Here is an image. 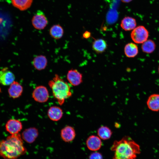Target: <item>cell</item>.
<instances>
[{"label": "cell", "instance_id": "obj_28", "mask_svg": "<svg viewBox=\"0 0 159 159\" xmlns=\"http://www.w3.org/2000/svg\"><path fill=\"white\" fill-rule=\"evenodd\" d=\"M158 72H159V68H158Z\"/></svg>", "mask_w": 159, "mask_h": 159}, {"label": "cell", "instance_id": "obj_21", "mask_svg": "<svg viewBox=\"0 0 159 159\" xmlns=\"http://www.w3.org/2000/svg\"><path fill=\"white\" fill-rule=\"evenodd\" d=\"M49 34L53 38L58 39L62 37L64 34V30L60 25L56 24L51 27L49 30Z\"/></svg>", "mask_w": 159, "mask_h": 159}, {"label": "cell", "instance_id": "obj_26", "mask_svg": "<svg viewBox=\"0 0 159 159\" xmlns=\"http://www.w3.org/2000/svg\"><path fill=\"white\" fill-rule=\"evenodd\" d=\"M124 3H128L132 1V0H121Z\"/></svg>", "mask_w": 159, "mask_h": 159}, {"label": "cell", "instance_id": "obj_23", "mask_svg": "<svg viewBox=\"0 0 159 159\" xmlns=\"http://www.w3.org/2000/svg\"><path fill=\"white\" fill-rule=\"evenodd\" d=\"M155 47V44L154 41L149 39L142 43L141 48L143 52L150 53L154 51Z\"/></svg>", "mask_w": 159, "mask_h": 159}, {"label": "cell", "instance_id": "obj_9", "mask_svg": "<svg viewBox=\"0 0 159 159\" xmlns=\"http://www.w3.org/2000/svg\"><path fill=\"white\" fill-rule=\"evenodd\" d=\"M4 68L0 71V84L2 85H10L14 81L15 77L13 73Z\"/></svg>", "mask_w": 159, "mask_h": 159}, {"label": "cell", "instance_id": "obj_6", "mask_svg": "<svg viewBox=\"0 0 159 159\" xmlns=\"http://www.w3.org/2000/svg\"><path fill=\"white\" fill-rule=\"evenodd\" d=\"M32 23L35 28L42 30L44 29L47 26L48 21L44 13L41 11H39L33 17Z\"/></svg>", "mask_w": 159, "mask_h": 159}, {"label": "cell", "instance_id": "obj_24", "mask_svg": "<svg viewBox=\"0 0 159 159\" xmlns=\"http://www.w3.org/2000/svg\"><path fill=\"white\" fill-rule=\"evenodd\" d=\"M102 155L99 152H94L91 154L89 159H102Z\"/></svg>", "mask_w": 159, "mask_h": 159}, {"label": "cell", "instance_id": "obj_10", "mask_svg": "<svg viewBox=\"0 0 159 159\" xmlns=\"http://www.w3.org/2000/svg\"><path fill=\"white\" fill-rule=\"evenodd\" d=\"M39 135L37 129L31 127L24 130L22 133V138L26 142L32 143L34 142Z\"/></svg>", "mask_w": 159, "mask_h": 159}, {"label": "cell", "instance_id": "obj_15", "mask_svg": "<svg viewBox=\"0 0 159 159\" xmlns=\"http://www.w3.org/2000/svg\"><path fill=\"white\" fill-rule=\"evenodd\" d=\"M34 67L37 70H41L44 69L47 64V60L43 55H39L35 57L32 61Z\"/></svg>", "mask_w": 159, "mask_h": 159}, {"label": "cell", "instance_id": "obj_22", "mask_svg": "<svg viewBox=\"0 0 159 159\" xmlns=\"http://www.w3.org/2000/svg\"><path fill=\"white\" fill-rule=\"evenodd\" d=\"M112 134V132L108 127L102 126L99 128L97 130V135L99 137L103 140L109 139Z\"/></svg>", "mask_w": 159, "mask_h": 159}, {"label": "cell", "instance_id": "obj_2", "mask_svg": "<svg viewBox=\"0 0 159 159\" xmlns=\"http://www.w3.org/2000/svg\"><path fill=\"white\" fill-rule=\"evenodd\" d=\"M111 150L114 152L113 159H135L140 153L139 145L128 136L115 141Z\"/></svg>", "mask_w": 159, "mask_h": 159}, {"label": "cell", "instance_id": "obj_19", "mask_svg": "<svg viewBox=\"0 0 159 159\" xmlns=\"http://www.w3.org/2000/svg\"><path fill=\"white\" fill-rule=\"evenodd\" d=\"M13 6L21 11L28 9L31 6L33 0H11Z\"/></svg>", "mask_w": 159, "mask_h": 159}, {"label": "cell", "instance_id": "obj_12", "mask_svg": "<svg viewBox=\"0 0 159 159\" xmlns=\"http://www.w3.org/2000/svg\"><path fill=\"white\" fill-rule=\"evenodd\" d=\"M60 135L64 141L69 142L74 139L76 136L75 131L72 127L67 126L61 130Z\"/></svg>", "mask_w": 159, "mask_h": 159}, {"label": "cell", "instance_id": "obj_18", "mask_svg": "<svg viewBox=\"0 0 159 159\" xmlns=\"http://www.w3.org/2000/svg\"><path fill=\"white\" fill-rule=\"evenodd\" d=\"M138 52L137 45L135 43H130L126 44L124 48V52L128 57H133L136 56Z\"/></svg>", "mask_w": 159, "mask_h": 159}, {"label": "cell", "instance_id": "obj_1", "mask_svg": "<svg viewBox=\"0 0 159 159\" xmlns=\"http://www.w3.org/2000/svg\"><path fill=\"white\" fill-rule=\"evenodd\" d=\"M22 138L19 133L0 141V156L4 159H17L25 154L26 150Z\"/></svg>", "mask_w": 159, "mask_h": 159}, {"label": "cell", "instance_id": "obj_17", "mask_svg": "<svg viewBox=\"0 0 159 159\" xmlns=\"http://www.w3.org/2000/svg\"><path fill=\"white\" fill-rule=\"evenodd\" d=\"M120 26L125 31L133 30L136 26V21L133 18L126 17L122 20Z\"/></svg>", "mask_w": 159, "mask_h": 159}, {"label": "cell", "instance_id": "obj_27", "mask_svg": "<svg viewBox=\"0 0 159 159\" xmlns=\"http://www.w3.org/2000/svg\"><path fill=\"white\" fill-rule=\"evenodd\" d=\"M1 92V89L0 87V92Z\"/></svg>", "mask_w": 159, "mask_h": 159}, {"label": "cell", "instance_id": "obj_7", "mask_svg": "<svg viewBox=\"0 0 159 159\" xmlns=\"http://www.w3.org/2000/svg\"><path fill=\"white\" fill-rule=\"evenodd\" d=\"M67 78L69 83L74 86L78 85L82 82V74L76 69L69 70L67 73Z\"/></svg>", "mask_w": 159, "mask_h": 159}, {"label": "cell", "instance_id": "obj_14", "mask_svg": "<svg viewBox=\"0 0 159 159\" xmlns=\"http://www.w3.org/2000/svg\"><path fill=\"white\" fill-rule=\"evenodd\" d=\"M63 112L62 109L59 107L53 106L50 107L47 112V115L49 119L53 121L59 120L63 116Z\"/></svg>", "mask_w": 159, "mask_h": 159}, {"label": "cell", "instance_id": "obj_13", "mask_svg": "<svg viewBox=\"0 0 159 159\" xmlns=\"http://www.w3.org/2000/svg\"><path fill=\"white\" fill-rule=\"evenodd\" d=\"M87 148L92 151L99 150L101 147L102 142L100 138L96 136L92 135L89 136L86 141Z\"/></svg>", "mask_w": 159, "mask_h": 159}, {"label": "cell", "instance_id": "obj_8", "mask_svg": "<svg viewBox=\"0 0 159 159\" xmlns=\"http://www.w3.org/2000/svg\"><path fill=\"white\" fill-rule=\"evenodd\" d=\"M5 127L6 130L11 135L19 133L22 129L21 122L18 120L11 119L7 122Z\"/></svg>", "mask_w": 159, "mask_h": 159}, {"label": "cell", "instance_id": "obj_16", "mask_svg": "<svg viewBox=\"0 0 159 159\" xmlns=\"http://www.w3.org/2000/svg\"><path fill=\"white\" fill-rule=\"evenodd\" d=\"M148 108L154 111H159V95L153 94L148 97L147 102Z\"/></svg>", "mask_w": 159, "mask_h": 159}, {"label": "cell", "instance_id": "obj_5", "mask_svg": "<svg viewBox=\"0 0 159 159\" xmlns=\"http://www.w3.org/2000/svg\"><path fill=\"white\" fill-rule=\"evenodd\" d=\"M32 97L36 102L40 103L45 102L49 99V92L45 87L42 85L39 86L33 90Z\"/></svg>", "mask_w": 159, "mask_h": 159}, {"label": "cell", "instance_id": "obj_4", "mask_svg": "<svg viewBox=\"0 0 159 159\" xmlns=\"http://www.w3.org/2000/svg\"><path fill=\"white\" fill-rule=\"evenodd\" d=\"M148 36V30L143 26H139L136 27L131 34L132 40L137 44L143 43L147 40Z\"/></svg>", "mask_w": 159, "mask_h": 159}, {"label": "cell", "instance_id": "obj_25", "mask_svg": "<svg viewBox=\"0 0 159 159\" xmlns=\"http://www.w3.org/2000/svg\"><path fill=\"white\" fill-rule=\"evenodd\" d=\"M91 35L90 32L88 31H86L85 32L83 35V37L85 39H87L90 37Z\"/></svg>", "mask_w": 159, "mask_h": 159}, {"label": "cell", "instance_id": "obj_20", "mask_svg": "<svg viewBox=\"0 0 159 159\" xmlns=\"http://www.w3.org/2000/svg\"><path fill=\"white\" fill-rule=\"evenodd\" d=\"M107 47L106 42L101 39L95 40L92 45L93 49L97 53H102L104 52Z\"/></svg>", "mask_w": 159, "mask_h": 159}, {"label": "cell", "instance_id": "obj_3", "mask_svg": "<svg viewBox=\"0 0 159 159\" xmlns=\"http://www.w3.org/2000/svg\"><path fill=\"white\" fill-rule=\"evenodd\" d=\"M48 85L53 96L60 105L64 104L66 99L72 95L70 86L57 74L49 82Z\"/></svg>", "mask_w": 159, "mask_h": 159}, {"label": "cell", "instance_id": "obj_11", "mask_svg": "<svg viewBox=\"0 0 159 159\" xmlns=\"http://www.w3.org/2000/svg\"><path fill=\"white\" fill-rule=\"evenodd\" d=\"M23 91L22 86L19 82L15 81L10 85L8 90L9 96L13 99L20 97Z\"/></svg>", "mask_w": 159, "mask_h": 159}]
</instances>
